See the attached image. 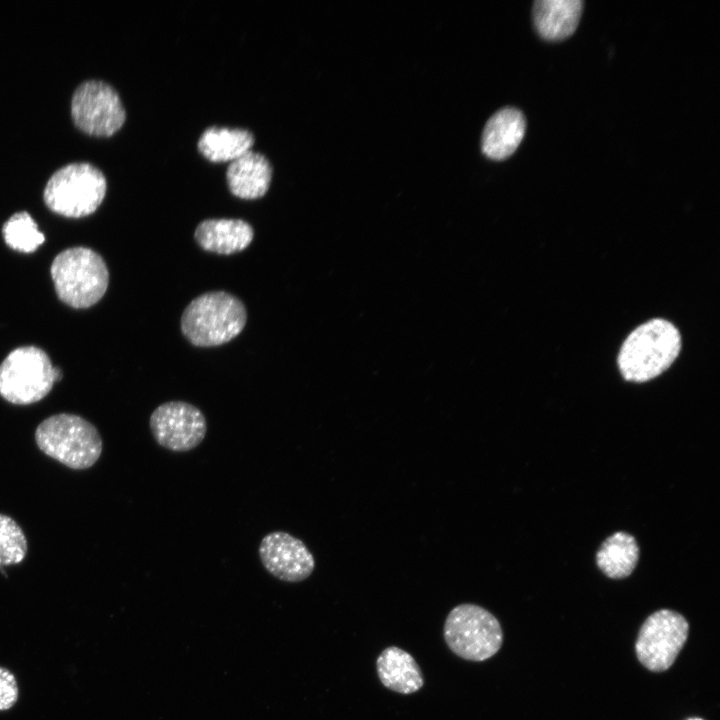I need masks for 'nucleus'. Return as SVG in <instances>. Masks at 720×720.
Wrapping results in <instances>:
<instances>
[{"mask_svg": "<svg viewBox=\"0 0 720 720\" xmlns=\"http://www.w3.org/2000/svg\"><path fill=\"white\" fill-rule=\"evenodd\" d=\"M254 230L241 219H207L198 224L194 238L205 251L230 255L246 249Z\"/></svg>", "mask_w": 720, "mask_h": 720, "instance_id": "13", "label": "nucleus"}, {"mask_svg": "<svg viewBox=\"0 0 720 720\" xmlns=\"http://www.w3.org/2000/svg\"><path fill=\"white\" fill-rule=\"evenodd\" d=\"M377 674L381 683L389 690L400 694H412L424 685L422 671L411 654L389 646L376 660Z\"/></svg>", "mask_w": 720, "mask_h": 720, "instance_id": "16", "label": "nucleus"}, {"mask_svg": "<svg viewBox=\"0 0 720 720\" xmlns=\"http://www.w3.org/2000/svg\"><path fill=\"white\" fill-rule=\"evenodd\" d=\"M2 234L6 244L22 253H32L45 241L37 223L25 211L13 214L3 225Z\"/></svg>", "mask_w": 720, "mask_h": 720, "instance_id": "19", "label": "nucleus"}, {"mask_svg": "<svg viewBox=\"0 0 720 720\" xmlns=\"http://www.w3.org/2000/svg\"><path fill=\"white\" fill-rule=\"evenodd\" d=\"M688 720H703V719H701V718H690V719H688Z\"/></svg>", "mask_w": 720, "mask_h": 720, "instance_id": "22", "label": "nucleus"}, {"mask_svg": "<svg viewBox=\"0 0 720 720\" xmlns=\"http://www.w3.org/2000/svg\"><path fill=\"white\" fill-rule=\"evenodd\" d=\"M247 321L243 302L226 291H210L194 298L184 309L180 326L194 346L213 347L238 336Z\"/></svg>", "mask_w": 720, "mask_h": 720, "instance_id": "2", "label": "nucleus"}, {"mask_svg": "<svg viewBox=\"0 0 720 720\" xmlns=\"http://www.w3.org/2000/svg\"><path fill=\"white\" fill-rule=\"evenodd\" d=\"M149 426L156 443L172 452H188L199 446L207 433V421L196 406L179 400L159 405Z\"/></svg>", "mask_w": 720, "mask_h": 720, "instance_id": "10", "label": "nucleus"}, {"mask_svg": "<svg viewBox=\"0 0 720 720\" xmlns=\"http://www.w3.org/2000/svg\"><path fill=\"white\" fill-rule=\"evenodd\" d=\"M34 437L44 454L75 470L92 467L103 449L97 428L83 417L70 413L44 419Z\"/></svg>", "mask_w": 720, "mask_h": 720, "instance_id": "3", "label": "nucleus"}, {"mask_svg": "<svg viewBox=\"0 0 720 720\" xmlns=\"http://www.w3.org/2000/svg\"><path fill=\"white\" fill-rule=\"evenodd\" d=\"M272 179V166L261 153L248 151L230 162L226 180L230 192L242 199L264 196Z\"/></svg>", "mask_w": 720, "mask_h": 720, "instance_id": "14", "label": "nucleus"}, {"mask_svg": "<svg viewBox=\"0 0 720 720\" xmlns=\"http://www.w3.org/2000/svg\"><path fill=\"white\" fill-rule=\"evenodd\" d=\"M75 125L94 136H111L124 124L125 109L116 90L99 80L80 84L71 101Z\"/></svg>", "mask_w": 720, "mask_h": 720, "instance_id": "9", "label": "nucleus"}, {"mask_svg": "<svg viewBox=\"0 0 720 720\" xmlns=\"http://www.w3.org/2000/svg\"><path fill=\"white\" fill-rule=\"evenodd\" d=\"M526 130L523 113L514 107L495 112L486 122L481 139L483 153L490 159L503 160L520 145Z\"/></svg>", "mask_w": 720, "mask_h": 720, "instance_id": "12", "label": "nucleus"}, {"mask_svg": "<svg viewBox=\"0 0 720 720\" xmlns=\"http://www.w3.org/2000/svg\"><path fill=\"white\" fill-rule=\"evenodd\" d=\"M681 350V335L670 321L655 318L635 328L624 340L617 364L626 381L643 383L666 371Z\"/></svg>", "mask_w": 720, "mask_h": 720, "instance_id": "1", "label": "nucleus"}, {"mask_svg": "<svg viewBox=\"0 0 720 720\" xmlns=\"http://www.w3.org/2000/svg\"><path fill=\"white\" fill-rule=\"evenodd\" d=\"M50 274L58 298L84 309L96 304L109 284V271L100 254L88 247H71L54 258Z\"/></svg>", "mask_w": 720, "mask_h": 720, "instance_id": "4", "label": "nucleus"}, {"mask_svg": "<svg viewBox=\"0 0 720 720\" xmlns=\"http://www.w3.org/2000/svg\"><path fill=\"white\" fill-rule=\"evenodd\" d=\"M27 550L22 528L13 518L0 513V567L22 562Z\"/></svg>", "mask_w": 720, "mask_h": 720, "instance_id": "20", "label": "nucleus"}, {"mask_svg": "<svg viewBox=\"0 0 720 720\" xmlns=\"http://www.w3.org/2000/svg\"><path fill=\"white\" fill-rule=\"evenodd\" d=\"M104 174L89 163H72L57 170L48 180L43 198L47 207L65 217L94 213L106 194Z\"/></svg>", "mask_w": 720, "mask_h": 720, "instance_id": "6", "label": "nucleus"}, {"mask_svg": "<svg viewBox=\"0 0 720 720\" xmlns=\"http://www.w3.org/2000/svg\"><path fill=\"white\" fill-rule=\"evenodd\" d=\"M19 697V687L15 675L0 666V711L11 709Z\"/></svg>", "mask_w": 720, "mask_h": 720, "instance_id": "21", "label": "nucleus"}, {"mask_svg": "<svg viewBox=\"0 0 720 720\" xmlns=\"http://www.w3.org/2000/svg\"><path fill=\"white\" fill-rule=\"evenodd\" d=\"M687 620L678 612L661 609L651 614L640 628L635 651L644 667L653 672L667 670L685 644Z\"/></svg>", "mask_w": 720, "mask_h": 720, "instance_id": "8", "label": "nucleus"}, {"mask_svg": "<svg viewBox=\"0 0 720 720\" xmlns=\"http://www.w3.org/2000/svg\"><path fill=\"white\" fill-rule=\"evenodd\" d=\"M44 350L22 346L12 350L0 365V395L16 405H29L42 400L55 382L62 379Z\"/></svg>", "mask_w": 720, "mask_h": 720, "instance_id": "5", "label": "nucleus"}, {"mask_svg": "<svg viewBox=\"0 0 720 720\" xmlns=\"http://www.w3.org/2000/svg\"><path fill=\"white\" fill-rule=\"evenodd\" d=\"M639 559V547L629 533L619 531L609 536L596 554V563L609 578L629 576Z\"/></svg>", "mask_w": 720, "mask_h": 720, "instance_id": "18", "label": "nucleus"}, {"mask_svg": "<svg viewBox=\"0 0 720 720\" xmlns=\"http://www.w3.org/2000/svg\"><path fill=\"white\" fill-rule=\"evenodd\" d=\"M581 0H537L533 4V22L539 35L551 41L570 36L578 26Z\"/></svg>", "mask_w": 720, "mask_h": 720, "instance_id": "15", "label": "nucleus"}, {"mask_svg": "<svg viewBox=\"0 0 720 720\" xmlns=\"http://www.w3.org/2000/svg\"><path fill=\"white\" fill-rule=\"evenodd\" d=\"M253 144L254 136L246 129L214 126L202 133L198 149L209 161L232 162L250 151Z\"/></svg>", "mask_w": 720, "mask_h": 720, "instance_id": "17", "label": "nucleus"}, {"mask_svg": "<svg viewBox=\"0 0 720 720\" xmlns=\"http://www.w3.org/2000/svg\"><path fill=\"white\" fill-rule=\"evenodd\" d=\"M258 554L266 571L285 582L303 581L315 568L314 556L304 542L284 531L266 534Z\"/></svg>", "mask_w": 720, "mask_h": 720, "instance_id": "11", "label": "nucleus"}, {"mask_svg": "<svg viewBox=\"0 0 720 720\" xmlns=\"http://www.w3.org/2000/svg\"><path fill=\"white\" fill-rule=\"evenodd\" d=\"M444 640L458 657L474 662L485 661L501 648L503 632L497 618L485 608L463 603L447 615Z\"/></svg>", "mask_w": 720, "mask_h": 720, "instance_id": "7", "label": "nucleus"}]
</instances>
